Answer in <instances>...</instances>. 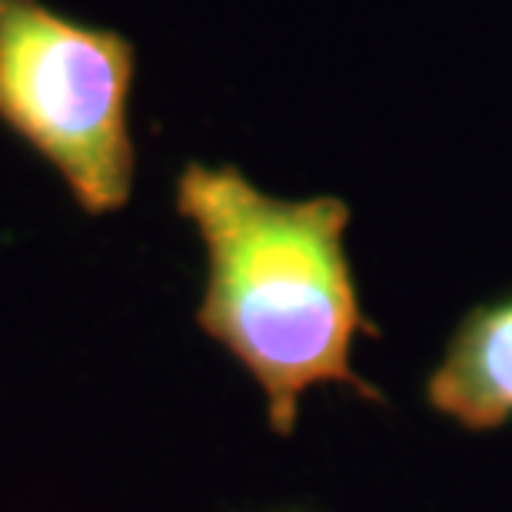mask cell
Masks as SVG:
<instances>
[{"mask_svg": "<svg viewBox=\"0 0 512 512\" xmlns=\"http://www.w3.org/2000/svg\"><path fill=\"white\" fill-rule=\"evenodd\" d=\"M173 210L203 247V290L193 323L260 386L266 426L293 436L303 396L350 389L386 406L356 370V343L380 326L363 310L346 250L353 210L343 197H276L237 163H183Z\"/></svg>", "mask_w": 512, "mask_h": 512, "instance_id": "6da1fadb", "label": "cell"}, {"mask_svg": "<svg viewBox=\"0 0 512 512\" xmlns=\"http://www.w3.org/2000/svg\"><path fill=\"white\" fill-rule=\"evenodd\" d=\"M137 47L44 0H0V127L57 173L87 217L120 213L137 183Z\"/></svg>", "mask_w": 512, "mask_h": 512, "instance_id": "7a4b0ae2", "label": "cell"}, {"mask_svg": "<svg viewBox=\"0 0 512 512\" xmlns=\"http://www.w3.org/2000/svg\"><path fill=\"white\" fill-rule=\"evenodd\" d=\"M423 403L466 433L512 426V290L459 316L423 380Z\"/></svg>", "mask_w": 512, "mask_h": 512, "instance_id": "3957f363", "label": "cell"}, {"mask_svg": "<svg viewBox=\"0 0 512 512\" xmlns=\"http://www.w3.org/2000/svg\"><path fill=\"white\" fill-rule=\"evenodd\" d=\"M276 512H310V509H276Z\"/></svg>", "mask_w": 512, "mask_h": 512, "instance_id": "277c9868", "label": "cell"}]
</instances>
